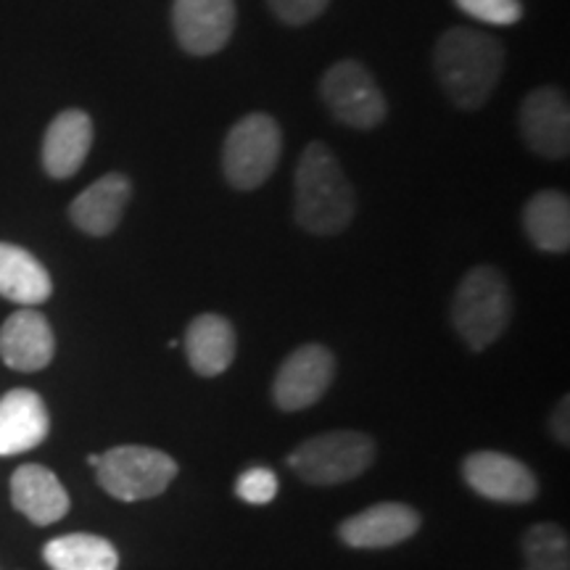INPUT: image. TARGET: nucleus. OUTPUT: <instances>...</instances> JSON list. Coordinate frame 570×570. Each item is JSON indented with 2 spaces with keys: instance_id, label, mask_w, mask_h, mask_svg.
Here are the masks:
<instances>
[{
  "instance_id": "nucleus-1",
  "label": "nucleus",
  "mask_w": 570,
  "mask_h": 570,
  "mask_svg": "<svg viewBox=\"0 0 570 570\" xmlns=\"http://www.w3.org/2000/svg\"><path fill=\"white\" fill-rule=\"evenodd\" d=\"M504 67V48L487 32L454 27L433 51V69L446 98L465 111L481 109L494 92Z\"/></svg>"
},
{
  "instance_id": "nucleus-2",
  "label": "nucleus",
  "mask_w": 570,
  "mask_h": 570,
  "mask_svg": "<svg viewBox=\"0 0 570 570\" xmlns=\"http://www.w3.org/2000/svg\"><path fill=\"white\" fill-rule=\"evenodd\" d=\"M356 198L336 154L309 142L296 167V223L312 235H338L354 219Z\"/></svg>"
},
{
  "instance_id": "nucleus-3",
  "label": "nucleus",
  "mask_w": 570,
  "mask_h": 570,
  "mask_svg": "<svg viewBox=\"0 0 570 570\" xmlns=\"http://www.w3.org/2000/svg\"><path fill=\"white\" fill-rule=\"evenodd\" d=\"M452 320L473 352L494 344L512 320V291L504 275L494 267L470 269L454 294Z\"/></svg>"
},
{
  "instance_id": "nucleus-4",
  "label": "nucleus",
  "mask_w": 570,
  "mask_h": 570,
  "mask_svg": "<svg viewBox=\"0 0 570 570\" xmlns=\"http://www.w3.org/2000/svg\"><path fill=\"white\" fill-rule=\"evenodd\" d=\"M375 460V441L356 431H331L306 439L291 452L288 465L312 487H336L360 479Z\"/></svg>"
},
{
  "instance_id": "nucleus-5",
  "label": "nucleus",
  "mask_w": 570,
  "mask_h": 570,
  "mask_svg": "<svg viewBox=\"0 0 570 570\" xmlns=\"http://www.w3.org/2000/svg\"><path fill=\"white\" fill-rule=\"evenodd\" d=\"M96 475L106 494L119 502H142L167 491L177 475V462L159 449L125 444L101 454Z\"/></svg>"
},
{
  "instance_id": "nucleus-6",
  "label": "nucleus",
  "mask_w": 570,
  "mask_h": 570,
  "mask_svg": "<svg viewBox=\"0 0 570 570\" xmlns=\"http://www.w3.org/2000/svg\"><path fill=\"white\" fill-rule=\"evenodd\" d=\"M283 151L281 127L267 114H248L233 125L223 146V173L235 190H256L275 173Z\"/></svg>"
},
{
  "instance_id": "nucleus-7",
  "label": "nucleus",
  "mask_w": 570,
  "mask_h": 570,
  "mask_svg": "<svg viewBox=\"0 0 570 570\" xmlns=\"http://www.w3.org/2000/svg\"><path fill=\"white\" fill-rule=\"evenodd\" d=\"M320 90L327 109L354 130H373L386 119V96L360 61L344 59L333 63L323 75Z\"/></svg>"
},
{
  "instance_id": "nucleus-8",
  "label": "nucleus",
  "mask_w": 570,
  "mask_h": 570,
  "mask_svg": "<svg viewBox=\"0 0 570 570\" xmlns=\"http://www.w3.org/2000/svg\"><path fill=\"white\" fill-rule=\"evenodd\" d=\"M336 377V360L320 344L298 346L285 356L273 383L275 404L285 412H298L317 404Z\"/></svg>"
},
{
  "instance_id": "nucleus-9",
  "label": "nucleus",
  "mask_w": 570,
  "mask_h": 570,
  "mask_svg": "<svg viewBox=\"0 0 570 570\" xmlns=\"http://www.w3.org/2000/svg\"><path fill=\"white\" fill-rule=\"evenodd\" d=\"M462 475L475 494L504 504H525L539 494V481L525 462L502 452H475L462 462Z\"/></svg>"
},
{
  "instance_id": "nucleus-10",
  "label": "nucleus",
  "mask_w": 570,
  "mask_h": 570,
  "mask_svg": "<svg viewBox=\"0 0 570 570\" xmlns=\"http://www.w3.org/2000/svg\"><path fill=\"white\" fill-rule=\"evenodd\" d=\"M520 135L533 154L566 159L570 151V106L558 88H537L520 106Z\"/></svg>"
},
{
  "instance_id": "nucleus-11",
  "label": "nucleus",
  "mask_w": 570,
  "mask_h": 570,
  "mask_svg": "<svg viewBox=\"0 0 570 570\" xmlns=\"http://www.w3.org/2000/svg\"><path fill=\"white\" fill-rule=\"evenodd\" d=\"M235 0H175L173 24L180 46L194 56L223 51L235 30Z\"/></svg>"
},
{
  "instance_id": "nucleus-12",
  "label": "nucleus",
  "mask_w": 570,
  "mask_h": 570,
  "mask_svg": "<svg viewBox=\"0 0 570 570\" xmlns=\"http://www.w3.org/2000/svg\"><path fill=\"white\" fill-rule=\"evenodd\" d=\"M417 529L420 515L410 504L381 502L346 518L338 537L352 550H386L415 537Z\"/></svg>"
},
{
  "instance_id": "nucleus-13",
  "label": "nucleus",
  "mask_w": 570,
  "mask_h": 570,
  "mask_svg": "<svg viewBox=\"0 0 570 570\" xmlns=\"http://www.w3.org/2000/svg\"><path fill=\"white\" fill-rule=\"evenodd\" d=\"M56 354V338L46 315L32 306L13 312L0 327V356L11 370L38 373L51 365Z\"/></svg>"
},
{
  "instance_id": "nucleus-14",
  "label": "nucleus",
  "mask_w": 570,
  "mask_h": 570,
  "mask_svg": "<svg viewBox=\"0 0 570 570\" xmlns=\"http://www.w3.org/2000/svg\"><path fill=\"white\" fill-rule=\"evenodd\" d=\"M51 417L46 402L30 389H13L0 399V458L30 452L48 439Z\"/></svg>"
},
{
  "instance_id": "nucleus-15",
  "label": "nucleus",
  "mask_w": 570,
  "mask_h": 570,
  "mask_svg": "<svg viewBox=\"0 0 570 570\" xmlns=\"http://www.w3.org/2000/svg\"><path fill=\"white\" fill-rule=\"evenodd\" d=\"M11 502L35 525H51L69 512V494L53 470L27 462L11 475Z\"/></svg>"
},
{
  "instance_id": "nucleus-16",
  "label": "nucleus",
  "mask_w": 570,
  "mask_h": 570,
  "mask_svg": "<svg viewBox=\"0 0 570 570\" xmlns=\"http://www.w3.org/2000/svg\"><path fill=\"white\" fill-rule=\"evenodd\" d=\"M130 196L132 183L127 180L125 175H104L101 180L92 183L90 188H85L82 194L71 202L69 217L82 233L101 238V235L117 230V225L122 223V214L127 209V204H130Z\"/></svg>"
},
{
  "instance_id": "nucleus-17",
  "label": "nucleus",
  "mask_w": 570,
  "mask_h": 570,
  "mask_svg": "<svg viewBox=\"0 0 570 570\" xmlns=\"http://www.w3.org/2000/svg\"><path fill=\"white\" fill-rule=\"evenodd\" d=\"M92 146V122L80 109L61 111L48 125L46 140H42V167L56 180L80 173Z\"/></svg>"
},
{
  "instance_id": "nucleus-18",
  "label": "nucleus",
  "mask_w": 570,
  "mask_h": 570,
  "mask_svg": "<svg viewBox=\"0 0 570 570\" xmlns=\"http://www.w3.org/2000/svg\"><path fill=\"white\" fill-rule=\"evenodd\" d=\"M235 331L225 317L198 315L185 331V354L198 375H223L235 360Z\"/></svg>"
},
{
  "instance_id": "nucleus-19",
  "label": "nucleus",
  "mask_w": 570,
  "mask_h": 570,
  "mask_svg": "<svg viewBox=\"0 0 570 570\" xmlns=\"http://www.w3.org/2000/svg\"><path fill=\"white\" fill-rule=\"evenodd\" d=\"M48 269L27 248L0 244V296L21 306H38L51 298Z\"/></svg>"
},
{
  "instance_id": "nucleus-20",
  "label": "nucleus",
  "mask_w": 570,
  "mask_h": 570,
  "mask_svg": "<svg viewBox=\"0 0 570 570\" xmlns=\"http://www.w3.org/2000/svg\"><path fill=\"white\" fill-rule=\"evenodd\" d=\"M525 235L539 252L566 254L570 248V202L560 190H541L523 209Z\"/></svg>"
},
{
  "instance_id": "nucleus-21",
  "label": "nucleus",
  "mask_w": 570,
  "mask_h": 570,
  "mask_svg": "<svg viewBox=\"0 0 570 570\" xmlns=\"http://www.w3.org/2000/svg\"><path fill=\"white\" fill-rule=\"evenodd\" d=\"M42 560L53 570H117L119 552L104 537L67 533L42 547Z\"/></svg>"
},
{
  "instance_id": "nucleus-22",
  "label": "nucleus",
  "mask_w": 570,
  "mask_h": 570,
  "mask_svg": "<svg viewBox=\"0 0 570 570\" xmlns=\"http://www.w3.org/2000/svg\"><path fill=\"white\" fill-rule=\"evenodd\" d=\"M525 570H570L568 533L558 523H537L523 537Z\"/></svg>"
},
{
  "instance_id": "nucleus-23",
  "label": "nucleus",
  "mask_w": 570,
  "mask_h": 570,
  "mask_svg": "<svg viewBox=\"0 0 570 570\" xmlns=\"http://www.w3.org/2000/svg\"><path fill=\"white\" fill-rule=\"evenodd\" d=\"M235 494L246 504H269L277 497V475L265 465L248 468L235 481Z\"/></svg>"
},
{
  "instance_id": "nucleus-24",
  "label": "nucleus",
  "mask_w": 570,
  "mask_h": 570,
  "mask_svg": "<svg viewBox=\"0 0 570 570\" xmlns=\"http://www.w3.org/2000/svg\"><path fill=\"white\" fill-rule=\"evenodd\" d=\"M454 3H458L468 17L497 27L518 24L520 17H523L520 0H454Z\"/></svg>"
},
{
  "instance_id": "nucleus-25",
  "label": "nucleus",
  "mask_w": 570,
  "mask_h": 570,
  "mask_svg": "<svg viewBox=\"0 0 570 570\" xmlns=\"http://www.w3.org/2000/svg\"><path fill=\"white\" fill-rule=\"evenodd\" d=\"M267 3L283 24L302 27V24H309V21H315L320 13L327 9L331 0H267Z\"/></svg>"
},
{
  "instance_id": "nucleus-26",
  "label": "nucleus",
  "mask_w": 570,
  "mask_h": 570,
  "mask_svg": "<svg viewBox=\"0 0 570 570\" xmlns=\"http://www.w3.org/2000/svg\"><path fill=\"white\" fill-rule=\"evenodd\" d=\"M568 412H570L568 396H562V399H560V404H558V407H554V412H552V436L558 439L562 446H568V441H570Z\"/></svg>"
},
{
  "instance_id": "nucleus-27",
  "label": "nucleus",
  "mask_w": 570,
  "mask_h": 570,
  "mask_svg": "<svg viewBox=\"0 0 570 570\" xmlns=\"http://www.w3.org/2000/svg\"><path fill=\"white\" fill-rule=\"evenodd\" d=\"M98 460H101V454H90V458H88V462H90V465H92V468H96V465H98Z\"/></svg>"
}]
</instances>
